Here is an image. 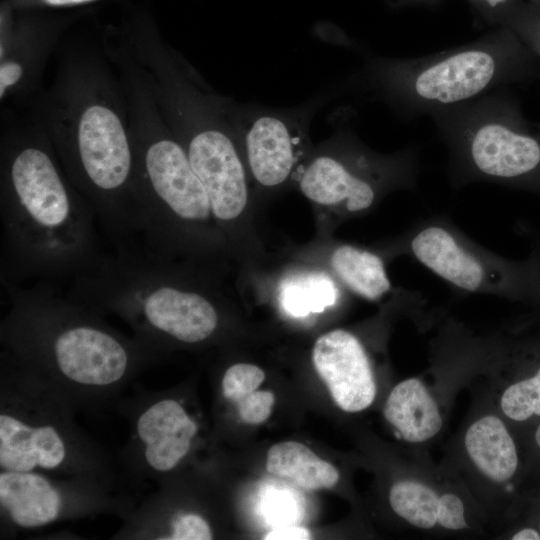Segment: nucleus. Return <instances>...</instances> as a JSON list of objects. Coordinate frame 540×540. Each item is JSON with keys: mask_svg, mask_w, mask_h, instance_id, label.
I'll return each mask as SVG.
<instances>
[{"mask_svg": "<svg viewBox=\"0 0 540 540\" xmlns=\"http://www.w3.org/2000/svg\"><path fill=\"white\" fill-rule=\"evenodd\" d=\"M1 285L8 299L0 323L2 350L77 411L100 414L116 408L133 380L163 358L104 316L60 295L50 282Z\"/></svg>", "mask_w": 540, "mask_h": 540, "instance_id": "1", "label": "nucleus"}, {"mask_svg": "<svg viewBox=\"0 0 540 540\" xmlns=\"http://www.w3.org/2000/svg\"><path fill=\"white\" fill-rule=\"evenodd\" d=\"M1 284L74 278L101 257L97 217L49 149L17 143L2 159Z\"/></svg>", "mask_w": 540, "mask_h": 540, "instance_id": "2", "label": "nucleus"}, {"mask_svg": "<svg viewBox=\"0 0 540 540\" xmlns=\"http://www.w3.org/2000/svg\"><path fill=\"white\" fill-rule=\"evenodd\" d=\"M540 79V61L508 27L419 57L366 56L362 67L341 81L342 94L385 104L412 120L474 100L514 84Z\"/></svg>", "mask_w": 540, "mask_h": 540, "instance_id": "3", "label": "nucleus"}, {"mask_svg": "<svg viewBox=\"0 0 540 540\" xmlns=\"http://www.w3.org/2000/svg\"><path fill=\"white\" fill-rule=\"evenodd\" d=\"M66 294L102 316L125 322L132 335L164 354L215 337L221 312L214 295L173 263L139 244L103 253L71 279Z\"/></svg>", "mask_w": 540, "mask_h": 540, "instance_id": "4", "label": "nucleus"}, {"mask_svg": "<svg viewBox=\"0 0 540 540\" xmlns=\"http://www.w3.org/2000/svg\"><path fill=\"white\" fill-rule=\"evenodd\" d=\"M77 410L39 375L0 353V470L121 483L113 458L75 422Z\"/></svg>", "mask_w": 540, "mask_h": 540, "instance_id": "5", "label": "nucleus"}, {"mask_svg": "<svg viewBox=\"0 0 540 540\" xmlns=\"http://www.w3.org/2000/svg\"><path fill=\"white\" fill-rule=\"evenodd\" d=\"M430 118L447 148L453 189L486 182L540 196V123L525 117L510 88Z\"/></svg>", "mask_w": 540, "mask_h": 540, "instance_id": "6", "label": "nucleus"}, {"mask_svg": "<svg viewBox=\"0 0 540 540\" xmlns=\"http://www.w3.org/2000/svg\"><path fill=\"white\" fill-rule=\"evenodd\" d=\"M145 228L139 245L166 259L205 253L217 242L208 194L179 141L167 136L133 145Z\"/></svg>", "mask_w": 540, "mask_h": 540, "instance_id": "7", "label": "nucleus"}, {"mask_svg": "<svg viewBox=\"0 0 540 540\" xmlns=\"http://www.w3.org/2000/svg\"><path fill=\"white\" fill-rule=\"evenodd\" d=\"M420 172L418 148L390 154L367 148L350 127H342L316 151L297 180L311 202L361 214L393 190H414Z\"/></svg>", "mask_w": 540, "mask_h": 540, "instance_id": "8", "label": "nucleus"}, {"mask_svg": "<svg viewBox=\"0 0 540 540\" xmlns=\"http://www.w3.org/2000/svg\"><path fill=\"white\" fill-rule=\"evenodd\" d=\"M396 250L464 292L536 303L527 258L508 259L482 247L446 215L437 214L414 223L398 240Z\"/></svg>", "mask_w": 540, "mask_h": 540, "instance_id": "9", "label": "nucleus"}, {"mask_svg": "<svg viewBox=\"0 0 540 540\" xmlns=\"http://www.w3.org/2000/svg\"><path fill=\"white\" fill-rule=\"evenodd\" d=\"M137 505L121 483L0 470L1 537L98 514L123 521Z\"/></svg>", "mask_w": 540, "mask_h": 540, "instance_id": "10", "label": "nucleus"}, {"mask_svg": "<svg viewBox=\"0 0 540 540\" xmlns=\"http://www.w3.org/2000/svg\"><path fill=\"white\" fill-rule=\"evenodd\" d=\"M180 100L184 115L179 142L208 194L216 223L232 225L247 206L249 188L227 100L208 98L189 89Z\"/></svg>", "mask_w": 540, "mask_h": 540, "instance_id": "11", "label": "nucleus"}, {"mask_svg": "<svg viewBox=\"0 0 540 540\" xmlns=\"http://www.w3.org/2000/svg\"><path fill=\"white\" fill-rule=\"evenodd\" d=\"M339 85L292 108H274L227 100V110L248 175L263 189L279 188L304 168L300 162L309 147V127L314 114Z\"/></svg>", "mask_w": 540, "mask_h": 540, "instance_id": "12", "label": "nucleus"}, {"mask_svg": "<svg viewBox=\"0 0 540 540\" xmlns=\"http://www.w3.org/2000/svg\"><path fill=\"white\" fill-rule=\"evenodd\" d=\"M115 409L129 428L119 456L125 479L157 484L170 478L189 457L200 431L182 400L171 392L137 388Z\"/></svg>", "mask_w": 540, "mask_h": 540, "instance_id": "13", "label": "nucleus"}, {"mask_svg": "<svg viewBox=\"0 0 540 540\" xmlns=\"http://www.w3.org/2000/svg\"><path fill=\"white\" fill-rule=\"evenodd\" d=\"M312 359L320 378L339 408L359 412L374 401L376 385L360 340L351 332L335 329L320 336Z\"/></svg>", "mask_w": 540, "mask_h": 540, "instance_id": "14", "label": "nucleus"}, {"mask_svg": "<svg viewBox=\"0 0 540 540\" xmlns=\"http://www.w3.org/2000/svg\"><path fill=\"white\" fill-rule=\"evenodd\" d=\"M384 416L399 436L411 443L434 437L442 427L435 400L417 378L406 379L392 389L384 406Z\"/></svg>", "mask_w": 540, "mask_h": 540, "instance_id": "15", "label": "nucleus"}, {"mask_svg": "<svg viewBox=\"0 0 540 540\" xmlns=\"http://www.w3.org/2000/svg\"><path fill=\"white\" fill-rule=\"evenodd\" d=\"M464 444L472 462L489 479L501 483L514 475L518 466L516 446L498 417L484 416L471 424Z\"/></svg>", "mask_w": 540, "mask_h": 540, "instance_id": "16", "label": "nucleus"}, {"mask_svg": "<svg viewBox=\"0 0 540 540\" xmlns=\"http://www.w3.org/2000/svg\"><path fill=\"white\" fill-rule=\"evenodd\" d=\"M266 469L270 474L290 480L305 490L328 489L339 480V472L332 464L295 441L271 446Z\"/></svg>", "mask_w": 540, "mask_h": 540, "instance_id": "17", "label": "nucleus"}, {"mask_svg": "<svg viewBox=\"0 0 540 540\" xmlns=\"http://www.w3.org/2000/svg\"><path fill=\"white\" fill-rule=\"evenodd\" d=\"M330 264L342 283L366 300L378 301L392 291L384 260L375 252L343 244L332 252Z\"/></svg>", "mask_w": 540, "mask_h": 540, "instance_id": "18", "label": "nucleus"}, {"mask_svg": "<svg viewBox=\"0 0 540 540\" xmlns=\"http://www.w3.org/2000/svg\"><path fill=\"white\" fill-rule=\"evenodd\" d=\"M339 297L334 281L327 275L311 273L286 280L280 291V301L286 313L306 317L333 306Z\"/></svg>", "mask_w": 540, "mask_h": 540, "instance_id": "19", "label": "nucleus"}, {"mask_svg": "<svg viewBox=\"0 0 540 540\" xmlns=\"http://www.w3.org/2000/svg\"><path fill=\"white\" fill-rule=\"evenodd\" d=\"M389 501L394 512L415 527L430 529L437 524L439 497L422 483L409 480L395 483Z\"/></svg>", "mask_w": 540, "mask_h": 540, "instance_id": "20", "label": "nucleus"}, {"mask_svg": "<svg viewBox=\"0 0 540 540\" xmlns=\"http://www.w3.org/2000/svg\"><path fill=\"white\" fill-rule=\"evenodd\" d=\"M501 409L515 421L540 416V368L532 377L512 384L504 391Z\"/></svg>", "mask_w": 540, "mask_h": 540, "instance_id": "21", "label": "nucleus"}, {"mask_svg": "<svg viewBox=\"0 0 540 540\" xmlns=\"http://www.w3.org/2000/svg\"><path fill=\"white\" fill-rule=\"evenodd\" d=\"M497 26L510 28L540 61V5L517 1Z\"/></svg>", "mask_w": 540, "mask_h": 540, "instance_id": "22", "label": "nucleus"}, {"mask_svg": "<svg viewBox=\"0 0 540 540\" xmlns=\"http://www.w3.org/2000/svg\"><path fill=\"white\" fill-rule=\"evenodd\" d=\"M264 379V371L256 365L248 363L230 365L221 376V397L233 405L257 390Z\"/></svg>", "mask_w": 540, "mask_h": 540, "instance_id": "23", "label": "nucleus"}, {"mask_svg": "<svg viewBox=\"0 0 540 540\" xmlns=\"http://www.w3.org/2000/svg\"><path fill=\"white\" fill-rule=\"evenodd\" d=\"M275 396L271 391L255 390L233 404L240 419L248 424H261L271 414Z\"/></svg>", "mask_w": 540, "mask_h": 540, "instance_id": "24", "label": "nucleus"}, {"mask_svg": "<svg viewBox=\"0 0 540 540\" xmlns=\"http://www.w3.org/2000/svg\"><path fill=\"white\" fill-rule=\"evenodd\" d=\"M437 523L449 530L467 528L465 510L461 499L453 493H445L439 497Z\"/></svg>", "mask_w": 540, "mask_h": 540, "instance_id": "25", "label": "nucleus"}, {"mask_svg": "<svg viewBox=\"0 0 540 540\" xmlns=\"http://www.w3.org/2000/svg\"><path fill=\"white\" fill-rule=\"evenodd\" d=\"M486 24L497 26L503 15L519 0H466Z\"/></svg>", "mask_w": 540, "mask_h": 540, "instance_id": "26", "label": "nucleus"}, {"mask_svg": "<svg viewBox=\"0 0 540 540\" xmlns=\"http://www.w3.org/2000/svg\"><path fill=\"white\" fill-rule=\"evenodd\" d=\"M264 540H308L311 539L310 532L300 526H284L275 528L268 532Z\"/></svg>", "mask_w": 540, "mask_h": 540, "instance_id": "27", "label": "nucleus"}, {"mask_svg": "<svg viewBox=\"0 0 540 540\" xmlns=\"http://www.w3.org/2000/svg\"><path fill=\"white\" fill-rule=\"evenodd\" d=\"M528 261L531 266L536 288L537 300L535 306L540 307V233L534 238Z\"/></svg>", "mask_w": 540, "mask_h": 540, "instance_id": "28", "label": "nucleus"}, {"mask_svg": "<svg viewBox=\"0 0 540 540\" xmlns=\"http://www.w3.org/2000/svg\"><path fill=\"white\" fill-rule=\"evenodd\" d=\"M22 69L18 63L7 62L0 69V92L3 96L8 87L15 84L21 77Z\"/></svg>", "mask_w": 540, "mask_h": 540, "instance_id": "29", "label": "nucleus"}, {"mask_svg": "<svg viewBox=\"0 0 540 540\" xmlns=\"http://www.w3.org/2000/svg\"><path fill=\"white\" fill-rule=\"evenodd\" d=\"M388 5L394 8L409 6H428L438 5L442 0H384Z\"/></svg>", "mask_w": 540, "mask_h": 540, "instance_id": "30", "label": "nucleus"}, {"mask_svg": "<svg viewBox=\"0 0 540 540\" xmlns=\"http://www.w3.org/2000/svg\"><path fill=\"white\" fill-rule=\"evenodd\" d=\"M513 540H540V534L532 528H525L517 532Z\"/></svg>", "mask_w": 540, "mask_h": 540, "instance_id": "31", "label": "nucleus"}, {"mask_svg": "<svg viewBox=\"0 0 540 540\" xmlns=\"http://www.w3.org/2000/svg\"><path fill=\"white\" fill-rule=\"evenodd\" d=\"M46 4L52 6H67V5H76L91 2L94 0H43Z\"/></svg>", "mask_w": 540, "mask_h": 540, "instance_id": "32", "label": "nucleus"}, {"mask_svg": "<svg viewBox=\"0 0 540 540\" xmlns=\"http://www.w3.org/2000/svg\"><path fill=\"white\" fill-rule=\"evenodd\" d=\"M535 440H536L538 446L540 447V425H539V427H538L537 430H536V433H535Z\"/></svg>", "mask_w": 540, "mask_h": 540, "instance_id": "33", "label": "nucleus"}, {"mask_svg": "<svg viewBox=\"0 0 540 540\" xmlns=\"http://www.w3.org/2000/svg\"><path fill=\"white\" fill-rule=\"evenodd\" d=\"M532 3H534V4H539V5H540V0H533Z\"/></svg>", "mask_w": 540, "mask_h": 540, "instance_id": "34", "label": "nucleus"}]
</instances>
